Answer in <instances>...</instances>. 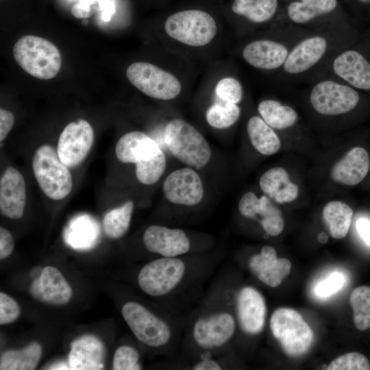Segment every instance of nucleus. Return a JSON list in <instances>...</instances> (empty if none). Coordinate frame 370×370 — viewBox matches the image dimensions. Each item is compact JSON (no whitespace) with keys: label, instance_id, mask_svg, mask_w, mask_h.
Listing matches in <instances>:
<instances>
[{"label":"nucleus","instance_id":"21","mask_svg":"<svg viewBox=\"0 0 370 370\" xmlns=\"http://www.w3.org/2000/svg\"><path fill=\"white\" fill-rule=\"evenodd\" d=\"M29 291L36 300L53 306L66 304L72 296L71 287L64 275L51 266L45 267L32 281Z\"/></svg>","mask_w":370,"mask_h":370},{"label":"nucleus","instance_id":"15","mask_svg":"<svg viewBox=\"0 0 370 370\" xmlns=\"http://www.w3.org/2000/svg\"><path fill=\"white\" fill-rule=\"evenodd\" d=\"M323 74L333 75L360 91L369 92L370 56L362 45L352 42L336 53L315 77Z\"/></svg>","mask_w":370,"mask_h":370},{"label":"nucleus","instance_id":"5","mask_svg":"<svg viewBox=\"0 0 370 370\" xmlns=\"http://www.w3.org/2000/svg\"><path fill=\"white\" fill-rule=\"evenodd\" d=\"M308 83L306 103L321 120H338L354 112L361 101L360 90L333 75L323 74Z\"/></svg>","mask_w":370,"mask_h":370},{"label":"nucleus","instance_id":"25","mask_svg":"<svg viewBox=\"0 0 370 370\" xmlns=\"http://www.w3.org/2000/svg\"><path fill=\"white\" fill-rule=\"evenodd\" d=\"M370 166L367 151L355 147L348 151L332 167L330 177L336 183L345 186H355L367 175Z\"/></svg>","mask_w":370,"mask_h":370},{"label":"nucleus","instance_id":"48","mask_svg":"<svg viewBox=\"0 0 370 370\" xmlns=\"http://www.w3.org/2000/svg\"><path fill=\"white\" fill-rule=\"evenodd\" d=\"M223 1H225V0H223Z\"/></svg>","mask_w":370,"mask_h":370},{"label":"nucleus","instance_id":"22","mask_svg":"<svg viewBox=\"0 0 370 370\" xmlns=\"http://www.w3.org/2000/svg\"><path fill=\"white\" fill-rule=\"evenodd\" d=\"M248 267L260 282L268 286L275 288L289 274L291 263L287 258H278L275 249L265 245L260 253L250 257Z\"/></svg>","mask_w":370,"mask_h":370},{"label":"nucleus","instance_id":"17","mask_svg":"<svg viewBox=\"0 0 370 370\" xmlns=\"http://www.w3.org/2000/svg\"><path fill=\"white\" fill-rule=\"evenodd\" d=\"M234 310L237 324L247 335H257L264 329L267 305L263 295L255 288H241L234 297Z\"/></svg>","mask_w":370,"mask_h":370},{"label":"nucleus","instance_id":"20","mask_svg":"<svg viewBox=\"0 0 370 370\" xmlns=\"http://www.w3.org/2000/svg\"><path fill=\"white\" fill-rule=\"evenodd\" d=\"M143 241L146 249L161 257L182 256L190 250V241L185 232L152 225L144 232Z\"/></svg>","mask_w":370,"mask_h":370},{"label":"nucleus","instance_id":"39","mask_svg":"<svg viewBox=\"0 0 370 370\" xmlns=\"http://www.w3.org/2000/svg\"><path fill=\"white\" fill-rule=\"evenodd\" d=\"M329 370H369L367 358L358 352H349L338 356L328 365Z\"/></svg>","mask_w":370,"mask_h":370},{"label":"nucleus","instance_id":"11","mask_svg":"<svg viewBox=\"0 0 370 370\" xmlns=\"http://www.w3.org/2000/svg\"><path fill=\"white\" fill-rule=\"evenodd\" d=\"M14 58L28 74L40 79L57 75L62 66V56L51 41L34 35L19 38L13 47Z\"/></svg>","mask_w":370,"mask_h":370},{"label":"nucleus","instance_id":"27","mask_svg":"<svg viewBox=\"0 0 370 370\" xmlns=\"http://www.w3.org/2000/svg\"><path fill=\"white\" fill-rule=\"evenodd\" d=\"M259 185L265 195L278 204L292 202L299 195L298 186L291 181L286 170L280 166L264 172L260 177Z\"/></svg>","mask_w":370,"mask_h":370},{"label":"nucleus","instance_id":"41","mask_svg":"<svg viewBox=\"0 0 370 370\" xmlns=\"http://www.w3.org/2000/svg\"><path fill=\"white\" fill-rule=\"evenodd\" d=\"M21 314L17 302L5 293H0V324H8L16 321Z\"/></svg>","mask_w":370,"mask_h":370},{"label":"nucleus","instance_id":"31","mask_svg":"<svg viewBox=\"0 0 370 370\" xmlns=\"http://www.w3.org/2000/svg\"><path fill=\"white\" fill-rule=\"evenodd\" d=\"M42 356V347L33 341L21 349L4 352L1 356V370H33L39 362Z\"/></svg>","mask_w":370,"mask_h":370},{"label":"nucleus","instance_id":"9","mask_svg":"<svg viewBox=\"0 0 370 370\" xmlns=\"http://www.w3.org/2000/svg\"><path fill=\"white\" fill-rule=\"evenodd\" d=\"M192 265L181 256L161 257L143 266L138 275L140 289L152 297H170L190 279Z\"/></svg>","mask_w":370,"mask_h":370},{"label":"nucleus","instance_id":"34","mask_svg":"<svg viewBox=\"0 0 370 370\" xmlns=\"http://www.w3.org/2000/svg\"><path fill=\"white\" fill-rule=\"evenodd\" d=\"M66 236L73 247H90L96 240V226L88 218H78L71 223Z\"/></svg>","mask_w":370,"mask_h":370},{"label":"nucleus","instance_id":"44","mask_svg":"<svg viewBox=\"0 0 370 370\" xmlns=\"http://www.w3.org/2000/svg\"><path fill=\"white\" fill-rule=\"evenodd\" d=\"M14 117L12 112L3 108L0 109V140L3 141L12 130Z\"/></svg>","mask_w":370,"mask_h":370},{"label":"nucleus","instance_id":"10","mask_svg":"<svg viewBox=\"0 0 370 370\" xmlns=\"http://www.w3.org/2000/svg\"><path fill=\"white\" fill-rule=\"evenodd\" d=\"M163 138L173 156L182 162L201 169L210 160L211 149L204 135L192 124L180 118L169 121Z\"/></svg>","mask_w":370,"mask_h":370},{"label":"nucleus","instance_id":"2","mask_svg":"<svg viewBox=\"0 0 370 370\" xmlns=\"http://www.w3.org/2000/svg\"><path fill=\"white\" fill-rule=\"evenodd\" d=\"M203 66L164 50L160 62H133L127 67L125 75L130 84L145 95L169 102L194 86Z\"/></svg>","mask_w":370,"mask_h":370},{"label":"nucleus","instance_id":"26","mask_svg":"<svg viewBox=\"0 0 370 370\" xmlns=\"http://www.w3.org/2000/svg\"><path fill=\"white\" fill-rule=\"evenodd\" d=\"M104 349L101 342L92 336L75 341L69 354L70 369L87 370L103 368Z\"/></svg>","mask_w":370,"mask_h":370},{"label":"nucleus","instance_id":"47","mask_svg":"<svg viewBox=\"0 0 370 370\" xmlns=\"http://www.w3.org/2000/svg\"><path fill=\"white\" fill-rule=\"evenodd\" d=\"M282 2L286 1V0H281ZM343 2H345V0H342Z\"/></svg>","mask_w":370,"mask_h":370},{"label":"nucleus","instance_id":"40","mask_svg":"<svg viewBox=\"0 0 370 370\" xmlns=\"http://www.w3.org/2000/svg\"><path fill=\"white\" fill-rule=\"evenodd\" d=\"M345 282V276L341 273H332L327 278L316 285L314 293L321 298L330 297L343 287Z\"/></svg>","mask_w":370,"mask_h":370},{"label":"nucleus","instance_id":"24","mask_svg":"<svg viewBox=\"0 0 370 370\" xmlns=\"http://www.w3.org/2000/svg\"><path fill=\"white\" fill-rule=\"evenodd\" d=\"M161 151L162 150L158 143L140 131H132L123 134L115 147V153L120 162L135 164L145 162Z\"/></svg>","mask_w":370,"mask_h":370},{"label":"nucleus","instance_id":"36","mask_svg":"<svg viewBox=\"0 0 370 370\" xmlns=\"http://www.w3.org/2000/svg\"><path fill=\"white\" fill-rule=\"evenodd\" d=\"M115 11L116 6L113 0H79L71 9L73 16L82 19H87L101 12L103 21H110Z\"/></svg>","mask_w":370,"mask_h":370},{"label":"nucleus","instance_id":"6","mask_svg":"<svg viewBox=\"0 0 370 370\" xmlns=\"http://www.w3.org/2000/svg\"><path fill=\"white\" fill-rule=\"evenodd\" d=\"M236 325V316L224 306L221 293L217 301L208 304L195 318L190 329V339L201 356H212L230 342Z\"/></svg>","mask_w":370,"mask_h":370},{"label":"nucleus","instance_id":"37","mask_svg":"<svg viewBox=\"0 0 370 370\" xmlns=\"http://www.w3.org/2000/svg\"><path fill=\"white\" fill-rule=\"evenodd\" d=\"M166 168V158L163 151L152 159L136 164V175L140 182L145 185L156 183Z\"/></svg>","mask_w":370,"mask_h":370},{"label":"nucleus","instance_id":"33","mask_svg":"<svg viewBox=\"0 0 370 370\" xmlns=\"http://www.w3.org/2000/svg\"><path fill=\"white\" fill-rule=\"evenodd\" d=\"M349 302L356 328L361 331L370 328V287L360 286L354 289Z\"/></svg>","mask_w":370,"mask_h":370},{"label":"nucleus","instance_id":"42","mask_svg":"<svg viewBox=\"0 0 370 370\" xmlns=\"http://www.w3.org/2000/svg\"><path fill=\"white\" fill-rule=\"evenodd\" d=\"M14 242L11 233L5 228L0 227V259L8 258L13 251Z\"/></svg>","mask_w":370,"mask_h":370},{"label":"nucleus","instance_id":"35","mask_svg":"<svg viewBox=\"0 0 370 370\" xmlns=\"http://www.w3.org/2000/svg\"><path fill=\"white\" fill-rule=\"evenodd\" d=\"M241 116L240 105L226 107H208L205 111V119L208 125L214 129H227L234 125Z\"/></svg>","mask_w":370,"mask_h":370},{"label":"nucleus","instance_id":"32","mask_svg":"<svg viewBox=\"0 0 370 370\" xmlns=\"http://www.w3.org/2000/svg\"><path fill=\"white\" fill-rule=\"evenodd\" d=\"M133 210L134 203L128 201L121 206L107 212L103 220V230L106 236L112 239L123 236L130 228Z\"/></svg>","mask_w":370,"mask_h":370},{"label":"nucleus","instance_id":"28","mask_svg":"<svg viewBox=\"0 0 370 370\" xmlns=\"http://www.w3.org/2000/svg\"><path fill=\"white\" fill-rule=\"evenodd\" d=\"M258 114L275 131H289L298 126L299 116L291 106L273 97L261 99L257 106Z\"/></svg>","mask_w":370,"mask_h":370},{"label":"nucleus","instance_id":"38","mask_svg":"<svg viewBox=\"0 0 370 370\" xmlns=\"http://www.w3.org/2000/svg\"><path fill=\"white\" fill-rule=\"evenodd\" d=\"M139 359V353L135 348L130 345L121 346L114 352L112 369L114 370L142 369Z\"/></svg>","mask_w":370,"mask_h":370},{"label":"nucleus","instance_id":"16","mask_svg":"<svg viewBox=\"0 0 370 370\" xmlns=\"http://www.w3.org/2000/svg\"><path fill=\"white\" fill-rule=\"evenodd\" d=\"M91 125L80 119L69 123L61 132L57 152L62 162L69 168L80 164L88 156L94 142Z\"/></svg>","mask_w":370,"mask_h":370},{"label":"nucleus","instance_id":"23","mask_svg":"<svg viewBox=\"0 0 370 370\" xmlns=\"http://www.w3.org/2000/svg\"><path fill=\"white\" fill-rule=\"evenodd\" d=\"M26 205V186L21 173L8 166L0 180V210L2 214L11 219H21Z\"/></svg>","mask_w":370,"mask_h":370},{"label":"nucleus","instance_id":"13","mask_svg":"<svg viewBox=\"0 0 370 370\" xmlns=\"http://www.w3.org/2000/svg\"><path fill=\"white\" fill-rule=\"evenodd\" d=\"M121 314L136 338L153 348L168 346L173 340L172 324L136 301H128Z\"/></svg>","mask_w":370,"mask_h":370},{"label":"nucleus","instance_id":"1","mask_svg":"<svg viewBox=\"0 0 370 370\" xmlns=\"http://www.w3.org/2000/svg\"><path fill=\"white\" fill-rule=\"evenodd\" d=\"M222 0H188L169 5L156 30L160 48L204 66L222 57L225 45Z\"/></svg>","mask_w":370,"mask_h":370},{"label":"nucleus","instance_id":"3","mask_svg":"<svg viewBox=\"0 0 370 370\" xmlns=\"http://www.w3.org/2000/svg\"><path fill=\"white\" fill-rule=\"evenodd\" d=\"M351 25L310 31L292 48L280 71L275 76L284 82H310L317 76L332 58L354 42Z\"/></svg>","mask_w":370,"mask_h":370},{"label":"nucleus","instance_id":"29","mask_svg":"<svg viewBox=\"0 0 370 370\" xmlns=\"http://www.w3.org/2000/svg\"><path fill=\"white\" fill-rule=\"evenodd\" d=\"M246 130L250 143L261 154L272 156L280 149L281 140L276 131L258 114L249 117Z\"/></svg>","mask_w":370,"mask_h":370},{"label":"nucleus","instance_id":"7","mask_svg":"<svg viewBox=\"0 0 370 370\" xmlns=\"http://www.w3.org/2000/svg\"><path fill=\"white\" fill-rule=\"evenodd\" d=\"M222 14L238 40L286 18L281 0L221 1Z\"/></svg>","mask_w":370,"mask_h":370},{"label":"nucleus","instance_id":"4","mask_svg":"<svg viewBox=\"0 0 370 370\" xmlns=\"http://www.w3.org/2000/svg\"><path fill=\"white\" fill-rule=\"evenodd\" d=\"M310 30L286 18L248 37L238 40L232 53L251 69L275 76L297 42Z\"/></svg>","mask_w":370,"mask_h":370},{"label":"nucleus","instance_id":"8","mask_svg":"<svg viewBox=\"0 0 370 370\" xmlns=\"http://www.w3.org/2000/svg\"><path fill=\"white\" fill-rule=\"evenodd\" d=\"M342 0H286V21L310 30L330 29L351 25Z\"/></svg>","mask_w":370,"mask_h":370},{"label":"nucleus","instance_id":"18","mask_svg":"<svg viewBox=\"0 0 370 370\" xmlns=\"http://www.w3.org/2000/svg\"><path fill=\"white\" fill-rule=\"evenodd\" d=\"M162 189L166 199L177 205L195 206L204 196L201 179L190 168H182L171 173L164 180Z\"/></svg>","mask_w":370,"mask_h":370},{"label":"nucleus","instance_id":"45","mask_svg":"<svg viewBox=\"0 0 370 370\" xmlns=\"http://www.w3.org/2000/svg\"><path fill=\"white\" fill-rule=\"evenodd\" d=\"M356 226L360 236L370 246V220L360 218L357 221Z\"/></svg>","mask_w":370,"mask_h":370},{"label":"nucleus","instance_id":"12","mask_svg":"<svg viewBox=\"0 0 370 370\" xmlns=\"http://www.w3.org/2000/svg\"><path fill=\"white\" fill-rule=\"evenodd\" d=\"M32 169L40 189L49 198L61 200L70 193L73 186L71 174L52 146L43 145L36 150Z\"/></svg>","mask_w":370,"mask_h":370},{"label":"nucleus","instance_id":"46","mask_svg":"<svg viewBox=\"0 0 370 370\" xmlns=\"http://www.w3.org/2000/svg\"><path fill=\"white\" fill-rule=\"evenodd\" d=\"M345 3H349L354 9L360 12H370V0H345Z\"/></svg>","mask_w":370,"mask_h":370},{"label":"nucleus","instance_id":"19","mask_svg":"<svg viewBox=\"0 0 370 370\" xmlns=\"http://www.w3.org/2000/svg\"><path fill=\"white\" fill-rule=\"evenodd\" d=\"M238 208L244 217L258 221L269 236H278L283 231L282 212L267 195L258 198L253 192H247L241 198Z\"/></svg>","mask_w":370,"mask_h":370},{"label":"nucleus","instance_id":"43","mask_svg":"<svg viewBox=\"0 0 370 370\" xmlns=\"http://www.w3.org/2000/svg\"><path fill=\"white\" fill-rule=\"evenodd\" d=\"M222 362L215 359L211 356H204L199 357L192 367L193 370H221L223 369Z\"/></svg>","mask_w":370,"mask_h":370},{"label":"nucleus","instance_id":"30","mask_svg":"<svg viewBox=\"0 0 370 370\" xmlns=\"http://www.w3.org/2000/svg\"><path fill=\"white\" fill-rule=\"evenodd\" d=\"M322 216L332 238L341 239L347 236L353 217L349 205L342 201H329L323 209Z\"/></svg>","mask_w":370,"mask_h":370},{"label":"nucleus","instance_id":"14","mask_svg":"<svg viewBox=\"0 0 370 370\" xmlns=\"http://www.w3.org/2000/svg\"><path fill=\"white\" fill-rule=\"evenodd\" d=\"M270 328L284 353L291 357L305 354L313 342L312 329L302 317L291 308L275 310L270 319Z\"/></svg>","mask_w":370,"mask_h":370}]
</instances>
